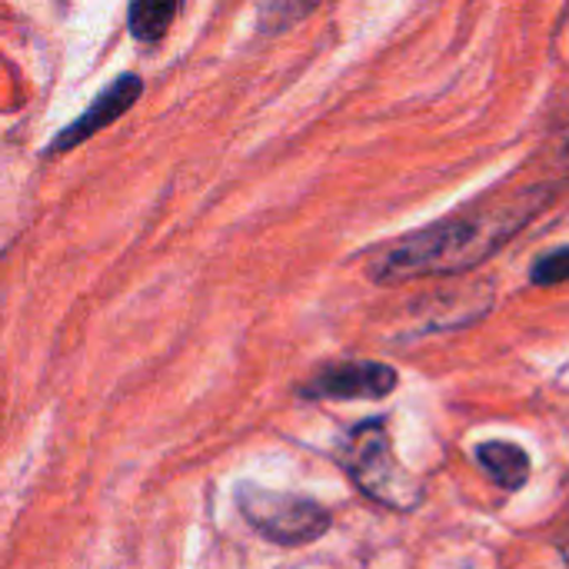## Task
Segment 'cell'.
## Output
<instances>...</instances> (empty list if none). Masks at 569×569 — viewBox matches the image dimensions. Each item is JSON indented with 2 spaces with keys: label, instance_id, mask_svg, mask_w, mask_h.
<instances>
[{
  "label": "cell",
  "instance_id": "cell-1",
  "mask_svg": "<svg viewBox=\"0 0 569 569\" xmlns=\"http://www.w3.org/2000/svg\"><path fill=\"white\" fill-rule=\"evenodd\" d=\"M550 200L553 190L547 183L490 193L453 217L383 247L370 260V277L377 283H407L480 267L500 247H507Z\"/></svg>",
  "mask_w": 569,
  "mask_h": 569
},
{
  "label": "cell",
  "instance_id": "cell-2",
  "mask_svg": "<svg viewBox=\"0 0 569 569\" xmlns=\"http://www.w3.org/2000/svg\"><path fill=\"white\" fill-rule=\"evenodd\" d=\"M340 467L350 473V480L360 487V493H367L370 500L390 507V510H417L423 503V490L420 483L403 470V463L393 453V440L387 430V420H363L357 423L340 450Z\"/></svg>",
  "mask_w": 569,
  "mask_h": 569
},
{
  "label": "cell",
  "instance_id": "cell-3",
  "mask_svg": "<svg viewBox=\"0 0 569 569\" xmlns=\"http://www.w3.org/2000/svg\"><path fill=\"white\" fill-rule=\"evenodd\" d=\"M237 507L243 520L277 547H307L330 530V513L310 497L263 490L257 483L237 487Z\"/></svg>",
  "mask_w": 569,
  "mask_h": 569
},
{
  "label": "cell",
  "instance_id": "cell-4",
  "mask_svg": "<svg viewBox=\"0 0 569 569\" xmlns=\"http://www.w3.org/2000/svg\"><path fill=\"white\" fill-rule=\"evenodd\" d=\"M400 377L387 363L373 360H350L323 367L307 387V400H383L397 390Z\"/></svg>",
  "mask_w": 569,
  "mask_h": 569
},
{
  "label": "cell",
  "instance_id": "cell-5",
  "mask_svg": "<svg viewBox=\"0 0 569 569\" xmlns=\"http://www.w3.org/2000/svg\"><path fill=\"white\" fill-rule=\"evenodd\" d=\"M140 97V80L137 77H120L107 93H100L97 97V103L77 120V123H70L57 140H53V147L50 150H70L73 143H80V140H87V137H93L100 127H107V123H113L127 107H133V100Z\"/></svg>",
  "mask_w": 569,
  "mask_h": 569
},
{
  "label": "cell",
  "instance_id": "cell-6",
  "mask_svg": "<svg viewBox=\"0 0 569 569\" xmlns=\"http://www.w3.org/2000/svg\"><path fill=\"white\" fill-rule=\"evenodd\" d=\"M477 463L483 473L507 493H517L530 483V453L510 440H483L477 450Z\"/></svg>",
  "mask_w": 569,
  "mask_h": 569
},
{
  "label": "cell",
  "instance_id": "cell-7",
  "mask_svg": "<svg viewBox=\"0 0 569 569\" xmlns=\"http://www.w3.org/2000/svg\"><path fill=\"white\" fill-rule=\"evenodd\" d=\"M180 10V0H133L130 3V33L143 43L163 37V30L173 23Z\"/></svg>",
  "mask_w": 569,
  "mask_h": 569
},
{
  "label": "cell",
  "instance_id": "cell-8",
  "mask_svg": "<svg viewBox=\"0 0 569 569\" xmlns=\"http://www.w3.org/2000/svg\"><path fill=\"white\" fill-rule=\"evenodd\" d=\"M530 280L537 287H557V283H567L569 280V247H560V250H550L543 253L533 270H530Z\"/></svg>",
  "mask_w": 569,
  "mask_h": 569
},
{
  "label": "cell",
  "instance_id": "cell-9",
  "mask_svg": "<svg viewBox=\"0 0 569 569\" xmlns=\"http://www.w3.org/2000/svg\"><path fill=\"white\" fill-rule=\"evenodd\" d=\"M557 547H560L563 560L569 563V510H567V517H563V523H560V537H557Z\"/></svg>",
  "mask_w": 569,
  "mask_h": 569
}]
</instances>
